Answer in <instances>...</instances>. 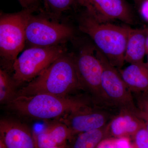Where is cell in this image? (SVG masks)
I'll return each instance as SVG.
<instances>
[{"mask_svg": "<svg viewBox=\"0 0 148 148\" xmlns=\"http://www.w3.org/2000/svg\"><path fill=\"white\" fill-rule=\"evenodd\" d=\"M80 90H84L77 71L75 56L66 52L21 88L17 96L47 94L67 96Z\"/></svg>", "mask_w": 148, "mask_h": 148, "instance_id": "cell-1", "label": "cell"}, {"mask_svg": "<svg viewBox=\"0 0 148 148\" xmlns=\"http://www.w3.org/2000/svg\"><path fill=\"white\" fill-rule=\"evenodd\" d=\"M92 101L90 96H58L39 94L18 95L6 106L9 110L20 115L35 119L48 120L61 119Z\"/></svg>", "mask_w": 148, "mask_h": 148, "instance_id": "cell-2", "label": "cell"}, {"mask_svg": "<svg viewBox=\"0 0 148 148\" xmlns=\"http://www.w3.org/2000/svg\"><path fill=\"white\" fill-rule=\"evenodd\" d=\"M79 28L93 41L96 48L119 70L124 65L130 27L101 23L85 10L79 18Z\"/></svg>", "mask_w": 148, "mask_h": 148, "instance_id": "cell-3", "label": "cell"}, {"mask_svg": "<svg viewBox=\"0 0 148 148\" xmlns=\"http://www.w3.org/2000/svg\"><path fill=\"white\" fill-rule=\"evenodd\" d=\"M38 15L30 13L26 23V42L30 47H50L65 44L74 36L71 26L61 23L42 10Z\"/></svg>", "mask_w": 148, "mask_h": 148, "instance_id": "cell-4", "label": "cell"}, {"mask_svg": "<svg viewBox=\"0 0 148 148\" xmlns=\"http://www.w3.org/2000/svg\"><path fill=\"white\" fill-rule=\"evenodd\" d=\"M66 52L65 44L30 47L24 50L12 66V76L16 86L31 82Z\"/></svg>", "mask_w": 148, "mask_h": 148, "instance_id": "cell-5", "label": "cell"}, {"mask_svg": "<svg viewBox=\"0 0 148 148\" xmlns=\"http://www.w3.org/2000/svg\"><path fill=\"white\" fill-rule=\"evenodd\" d=\"M36 11L23 9L17 12L0 14V55L11 69L26 42V25L30 13Z\"/></svg>", "mask_w": 148, "mask_h": 148, "instance_id": "cell-6", "label": "cell"}, {"mask_svg": "<svg viewBox=\"0 0 148 148\" xmlns=\"http://www.w3.org/2000/svg\"><path fill=\"white\" fill-rule=\"evenodd\" d=\"M119 111L114 106L93 101L66 114L60 121L69 127L73 138L80 133L105 127Z\"/></svg>", "mask_w": 148, "mask_h": 148, "instance_id": "cell-7", "label": "cell"}, {"mask_svg": "<svg viewBox=\"0 0 148 148\" xmlns=\"http://www.w3.org/2000/svg\"><path fill=\"white\" fill-rule=\"evenodd\" d=\"M95 50L103 67L101 87L107 103L119 110L126 109L138 114L132 92L125 83L119 69L96 47Z\"/></svg>", "mask_w": 148, "mask_h": 148, "instance_id": "cell-8", "label": "cell"}, {"mask_svg": "<svg viewBox=\"0 0 148 148\" xmlns=\"http://www.w3.org/2000/svg\"><path fill=\"white\" fill-rule=\"evenodd\" d=\"M75 64L84 90L95 101L107 103L101 87L103 67L95 48L85 47L75 56Z\"/></svg>", "mask_w": 148, "mask_h": 148, "instance_id": "cell-9", "label": "cell"}, {"mask_svg": "<svg viewBox=\"0 0 148 148\" xmlns=\"http://www.w3.org/2000/svg\"><path fill=\"white\" fill-rule=\"evenodd\" d=\"M79 5L95 20L101 23L119 20L132 24L134 16L125 0H79Z\"/></svg>", "mask_w": 148, "mask_h": 148, "instance_id": "cell-10", "label": "cell"}, {"mask_svg": "<svg viewBox=\"0 0 148 148\" xmlns=\"http://www.w3.org/2000/svg\"><path fill=\"white\" fill-rule=\"evenodd\" d=\"M0 140L6 148H37L31 130L25 124L13 120L1 119Z\"/></svg>", "mask_w": 148, "mask_h": 148, "instance_id": "cell-11", "label": "cell"}, {"mask_svg": "<svg viewBox=\"0 0 148 148\" xmlns=\"http://www.w3.org/2000/svg\"><path fill=\"white\" fill-rule=\"evenodd\" d=\"M144 125L138 114L126 109L120 110L109 123V138L130 139Z\"/></svg>", "mask_w": 148, "mask_h": 148, "instance_id": "cell-12", "label": "cell"}, {"mask_svg": "<svg viewBox=\"0 0 148 148\" xmlns=\"http://www.w3.org/2000/svg\"><path fill=\"white\" fill-rule=\"evenodd\" d=\"M34 136L37 148L66 145V142L73 138L69 127L60 121L50 124Z\"/></svg>", "mask_w": 148, "mask_h": 148, "instance_id": "cell-13", "label": "cell"}, {"mask_svg": "<svg viewBox=\"0 0 148 148\" xmlns=\"http://www.w3.org/2000/svg\"><path fill=\"white\" fill-rule=\"evenodd\" d=\"M119 70L128 89L135 94H148V64L147 63L130 64Z\"/></svg>", "mask_w": 148, "mask_h": 148, "instance_id": "cell-14", "label": "cell"}, {"mask_svg": "<svg viewBox=\"0 0 148 148\" xmlns=\"http://www.w3.org/2000/svg\"><path fill=\"white\" fill-rule=\"evenodd\" d=\"M145 28L134 29L130 27L125 53V61L130 64L144 62L146 55Z\"/></svg>", "mask_w": 148, "mask_h": 148, "instance_id": "cell-15", "label": "cell"}, {"mask_svg": "<svg viewBox=\"0 0 148 148\" xmlns=\"http://www.w3.org/2000/svg\"><path fill=\"white\" fill-rule=\"evenodd\" d=\"M108 124L100 129L75 135L71 139V148H98L103 140L109 138Z\"/></svg>", "mask_w": 148, "mask_h": 148, "instance_id": "cell-16", "label": "cell"}, {"mask_svg": "<svg viewBox=\"0 0 148 148\" xmlns=\"http://www.w3.org/2000/svg\"><path fill=\"white\" fill-rule=\"evenodd\" d=\"M43 3V10L49 16L58 19L64 13L80 5L79 0H41Z\"/></svg>", "mask_w": 148, "mask_h": 148, "instance_id": "cell-17", "label": "cell"}, {"mask_svg": "<svg viewBox=\"0 0 148 148\" xmlns=\"http://www.w3.org/2000/svg\"><path fill=\"white\" fill-rule=\"evenodd\" d=\"M16 87L12 76L5 69H0V103L7 105L17 96Z\"/></svg>", "mask_w": 148, "mask_h": 148, "instance_id": "cell-18", "label": "cell"}, {"mask_svg": "<svg viewBox=\"0 0 148 148\" xmlns=\"http://www.w3.org/2000/svg\"><path fill=\"white\" fill-rule=\"evenodd\" d=\"M138 115L144 122L148 133V94H136Z\"/></svg>", "mask_w": 148, "mask_h": 148, "instance_id": "cell-19", "label": "cell"}, {"mask_svg": "<svg viewBox=\"0 0 148 148\" xmlns=\"http://www.w3.org/2000/svg\"><path fill=\"white\" fill-rule=\"evenodd\" d=\"M98 148H133L128 138H108L103 140Z\"/></svg>", "mask_w": 148, "mask_h": 148, "instance_id": "cell-20", "label": "cell"}, {"mask_svg": "<svg viewBox=\"0 0 148 148\" xmlns=\"http://www.w3.org/2000/svg\"><path fill=\"white\" fill-rule=\"evenodd\" d=\"M132 139L134 148H148V133L145 125L138 130Z\"/></svg>", "mask_w": 148, "mask_h": 148, "instance_id": "cell-21", "label": "cell"}, {"mask_svg": "<svg viewBox=\"0 0 148 148\" xmlns=\"http://www.w3.org/2000/svg\"><path fill=\"white\" fill-rule=\"evenodd\" d=\"M23 9L38 10L41 0H17Z\"/></svg>", "mask_w": 148, "mask_h": 148, "instance_id": "cell-22", "label": "cell"}, {"mask_svg": "<svg viewBox=\"0 0 148 148\" xmlns=\"http://www.w3.org/2000/svg\"><path fill=\"white\" fill-rule=\"evenodd\" d=\"M140 13L143 18L148 22V0L143 1L140 8Z\"/></svg>", "mask_w": 148, "mask_h": 148, "instance_id": "cell-23", "label": "cell"}, {"mask_svg": "<svg viewBox=\"0 0 148 148\" xmlns=\"http://www.w3.org/2000/svg\"><path fill=\"white\" fill-rule=\"evenodd\" d=\"M146 31V55L147 56V62L148 64V27L145 28Z\"/></svg>", "mask_w": 148, "mask_h": 148, "instance_id": "cell-24", "label": "cell"}, {"mask_svg": "<svg viewBox=\"0 0 148 148\" xmlns=\"http://www.w3.org/2000/svg\"><path fill=\"white\" fill-rule=\"evenodd\" d=\"M66 145H63L60 146H56V147H48L43 148H66Z\"/></svg>", "mask_w": 148, "mask_h": 148, "instance_id": "cell-25", "label": "cell"}, {"mask_svg": "<svg viewBox=\"0 0 148 148\" xmlns=\"http://www.w3.org/2000/svg\"><path fill=\"white\" fill-rule=\"evenodd\" d=\"M0 148H6L5 146L1 140H0Z\"/></svg>", "mask_w": 148, "mask_h": 148, "instance_id": "cell-26", "label": "cell"}, {"mask_svg": "<svg viewBox=\"0 0 148 148\" xmlns=\"http://www.w3.org/2000/svg\"><path fill=\"white\" fill-rule=\"evenodd\" d=\"M133 1H134V2H135L136 4H139L143 1V0H133Z\"/></svg>", "mask_w": 148, "mask_h": 148, "instance_id": "cell-27", "label": "cell"}]
</instances>
